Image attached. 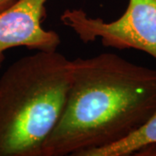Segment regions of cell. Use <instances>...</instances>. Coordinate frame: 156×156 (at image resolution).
<instances>
[{"label":"cell","instance_id":"obj_1","mask_svg":"<svg viewBox=\"0 0 156 156\" xmlns=\"http://www.w3.org/2000/svg\"><path fill=\"white\" fill-rule=\"evenodd\" d=\"M155 111V69L115 53L76 58L66 105L42 156H83L117 143Z\"/></svg>","mask_w":156,"mask_h":156},{"label":"cell","instance_id":"obj_2","mask_svg":"<svg viewBox=\"0 0 156 156\" xmlns=\"http://www.w3.org/2000/svg\"><path fill=\"white\" fill-rule=\"evenodd\" d=\"M71 60L37 51L13 62L0 77V156H42L63 113Z\"/></svg>","mask_w":156,"mask_h":156},{"label":"cell","instance_id":"obj_3","mask_svg":"<svg viewBox=\"0 0 156 156\" xmlns=\"http://www.w3.org/2000/svg\"><path fill=\"white\" fill-rule=\"evenodd\" d=\"M60 20L84 44L100 38L105 47L138 50L156 59V0H128L126 11L112 22L82 9L65 10Z\"/></svg>","mask_w":156,"mask_h":156},{"label":"cell","instance_id":"obj_4","mask_svg":"<svg viewBox=\"0 0 156 156\" xmlns=\"http://www.w3.org/2000/svg\"><path fill=\"white\" fill-rule=\"evenodd\" d=\"M48 0H19L0 13V69L5 52L17 47L54 51L61 44L59 34L44 28Z\"/></svg>","mask_w":156,"mask_h":156},{"label":"cell","instance_id":"obj_5","mask_svg":"<svg viewBox=\"0 0 156 156\" xmlns=\"http://www.w3.org/2000/svg\"><path fill=\"white\" fill-rule=\"evenodd\" d=\"M156 142V111L134 133L102 148L86 152L83 156H128L134 154L143 147Z\"/></svg>","mask_w":156,"mask_h":156},{"label":"cell","instance_id":"obj_6","mask_svg":"<svg viewBox=\"0 0 156 156\" xmlns=\"http://www.w3.org/2000/svg\"><path fill=\"white\" fill-rule=\"evenodd\" d=\"M134 154L136 155H156V142L143 147L137 151Z\"/></svg>","mask_w":156,"mask_h":156},{"label":"cell","instance_id":"obj_7","mask_svg":"<svg viewBox=\"0 0 156 156\" xmlns=\"http://www.w3.org/2000/svg\"><path fill=\"white\" fill-rule=\"evenodd\" d=\"M19 0H0V13L14 5Z\"/></svg>","mask_w":156,"mask_h":156}]
</instances>
